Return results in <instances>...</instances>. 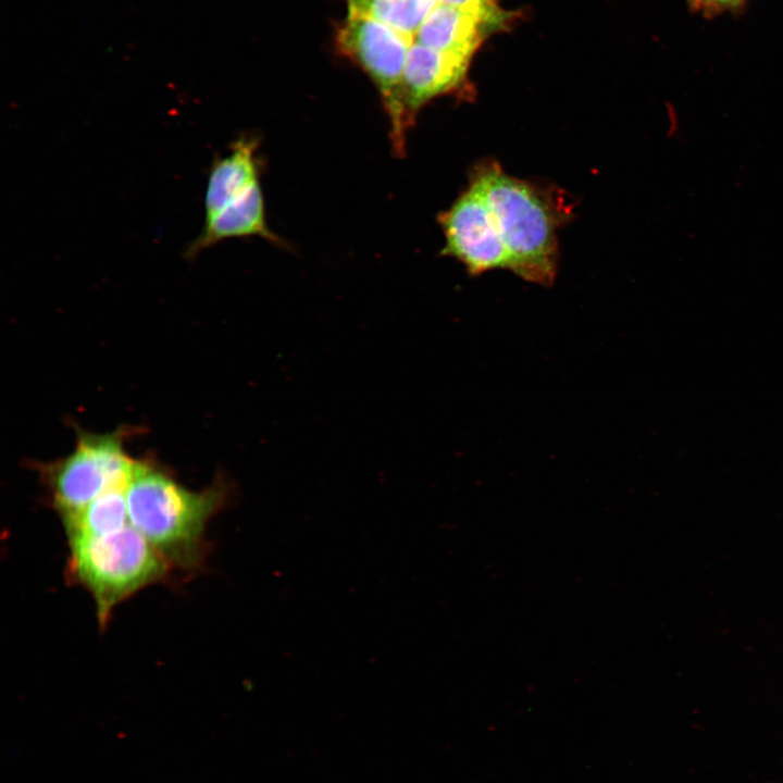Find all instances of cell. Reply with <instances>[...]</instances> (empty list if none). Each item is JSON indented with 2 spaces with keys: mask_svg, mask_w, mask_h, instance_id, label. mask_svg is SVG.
<instances>
[{
  "mask_svg": "<svg viewBox=\"0 0 783 783\" xmlns=\"http://www.w3.org/2000/svg\"><path fill=\"white\" fill-rule=\"evenodd\" d=\"M232 490L222 476L199 492L190 490L154 462L137 460L126 488L129 524L170 567L194 569L207 551L208 522L226 507Z\"/></svg>",
  "mask_w": 783,
  "mask_h": 783,
  "instance_id": "1",
  "label": "cell"
},
{
  "mask_svg": "<svg viewBox=\"0 0 783 783\" xmlns=\"http://www.w3.org/2000/svg\"><path fill=\"white\" fill-rule=\"evenodd\" d=\"M469 182L484 195L509 253V270L520 277L549 285L556 276L558 228L569 219L556 191L507 174L486 160L473 167Z\"/></svg>",
  "mask_w": 783,
  "mask_h": 783,
  "instance_id": "2",
  "label": "cell"
},
{
  "mask_svg": "<svg viewBox=\"0 0 783 783\" xmlns=\"http://www.w3.org/2000/svg\"><path fill=\"white\" fill-rule=\"evenodd\" d=\"M69 573L92 596L100 626L123 600L163 580L170 564L129 523L92 537L69 539Z\"/></svg>",
  "mask_w": 783,
  "mask_h": 783,
  "instance_id": "3",
  "label": "cell"
},
{
  "mask_svg": "<svg viewBox=\"0 0 783 783\" xmlns=\"http://www.w3.org/2000/svg\"><path fill=\"white\" fill-rule=\"evenodd\" d=\"M126 435L124 427L103 434L79 430L70 455L39 464L40 478L62 521L102 494L128 486L137 460L125 450Z\"/></svg>",
  "mask_w": 783,
  "mask_h": 783,
  "instance_id": "4",
  "label": "cell"
},
{
  "mask_svg": "<svg viewBox=\"0 0 783 783\" xmlns=\"http://www.w3.org/2000/svg\"><path fill=\"white\" fill-rule=\"evenodd\" d=\"M471 60L417 42L410 46L395 111L388 120L391 148L397 156H403L408 130L426 104L445 96H472L469 84Z\"/></svg>",
  "mask_w": 783,
  "mask_h": 783,
  "instance_id": "5",
  "label": "cell"
},
{
  "mask_svg": "<svg viewBox=\"0 0 783 783\" xmlns=\"http://www.w3.org/2000/svg\"><path fill=\"white\" fill-rule=\"evenodd\" d=\"M444 235L442 253L461 262L472 275L509 270V253L495 216L478 187H468L438 215Z\"/></svg>",
  "mask_w": 783,
  "mask_h": 783,
  "instance_id": "6",
  "label": "cell"
},
{
  "mask_svg": "<svg viewBox=\"0 0 783 783\" xmlns=\"http://www.w3.org/2000/svg\"><path fill=\"white\" fill-rule=\"evenodd\" d=\"M412 44L390 27L364 16L348 14L336 28L337 51L373 82L388 120L395 111L397 90Z\"/></svg>",
  "mask_w": 783,
  "mask_h": 783,
  "instance_id": "7",
  "label": "cell"
},
{
  "mask_svg": "<svg viewBox=\"0 0 783 783\" xmlns=\"http://www.w3.org/2000/svg\"><path fill=\"white\" fill-rule=\"evenodd\" d=\"M512 13L462 9L438 3L419 28L413 42L472 59L484 39L506 26Z\"/></svg>",
  "mask_w": 783,
  "mask_h": 783,
  "instance_id": "8",
  "label": "cell"
},
{
  "mask_svg": "<svg viewBox=\"0 0 783 783\" xmlns=\"http://www.w3.org/2000/svg\"><path fill=\"white\" fill-rule=\"evenodd\" d=\"M253 236L281 245L279 237L269 227L260 183L217 212L204 216L203 227L187 246L185 256L191 259L222 240Z\"/></svg>",
  "mask_w": 783,
  "mask_h": 783,
  "instance_id": "9",
  "label": "cell"
},
{
  "mask_svg": "<svg viewBox=\"0 0 783 783\" xmlns=\"http://www.w3.org/2000/svg\"><path fill=\"white\" fill-rule=\"evenodd\" d=\"M259 140L244 135L226 156L216 158L209 171L204 216H209L260 183Z\"/></svg>",
  "mask_w": 783,
  "mask_h": 783,
  "instance_id": "10",
  "label": "cell"
},
{
  "mask_svg": "<svg viewBox=\"0 0 783 783\" xmlns=\"http://www.w3.org/2000/svg\"><path fill=\"white\" fill-rule=\"evenodd\" d=\"M439 0H347L348 14L375 20L410 41Z\"/></svg>",
  "mask_w": 783,
  "mask_h": 783,
  "instance_id": "11",
  "label": "cell"
},
{
  "mask_svg": "<svg viewBox=\"0 0 783 783\" xmlns=\"http://www.w3.org/2000/svg\"><path fill=\"white\" fill-rule=\"evenodd\" d=\"M126 488L109 490L77 514L63 520L69 539L101 536L127 525Z\"/></svg>",
  "mask_w": 783,
  "mask_h": 783,
  "instance_id": "12",
  "label": "cell"
},
{
  "mask_svg": "<svg viewBox=\"0 0 783 783\" xmlns=\"http://www.w3.org/2000/svg\"><path fill=\"white\" fill-rule=\"evenodd\" d=\"M748 0H687L689 9L706 16L712 17L724 12L742 9Z\"/></svg>",
  "mask_w": 783,
  "mask_h": 783,
  "instance_id": "13",
  "label": "cell"
},
{
  "mask_svg": "<svg viewBox=\"0 0 783 783\" xmlns=\"http://www.w3.org/2000/svg\"><path fill=\"white\" fill-rule=\"evenodd\" d=\"M439 2L452 7L477 11H490L499 8L495 0H439Z\"/></svg>",
  "mask_w": 783,
  "mask_h": 783,
  "instance_id": "14",
  "label": "cell"
}]
</instances>
